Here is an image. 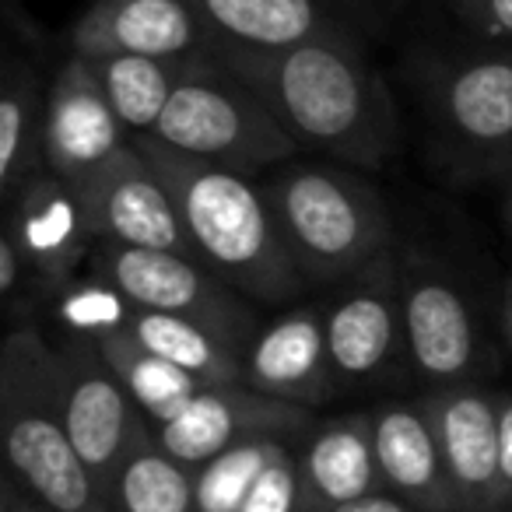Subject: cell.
<instances>
[{"instance_id":"cell-16","label":"cell","mask_w":512,"mask_h":512,"mask_svg":"<svg viewBox=\"0 0 512 512\" xmlns=\"http://www.w3.org/2000/svg\"><path fill=\"white\" fill-rule=\"evenodd\" d=\"M242 386L299 407L327 404L337 390L327 348V309L316 302L295 306L256 330L242 351Z\"/></svg>"},{"instance_id":"cell-21","label":"cell","mask_w":512,"mask_h":512,"mask_svg":"<svg viewBox=\"0 0 512 512\" xmlns=\"http://www.w3.org/2000/svg\"><path fill=\"white\" fill-rule=\"evenodd\" d=\"M46 172V92L32 67L11 64L0 95V193L11 200Z\"/></svg>"},{"instance_id":"cell-6","label":"cell","mask_w":512,"mask_h":512,"mask_svg":"<svg viewBox=\"0 0 512 512\" xmlns=\"http://www.w3.org/2000/svg\"><path fill=\"white\" fill-rule=\"evenodd\" d=\"M428 113L446 151L474 172L512 176V50H470L432 60Z\"/></svg>"},{"instance_id":"cell-25","label":"cell","mask_w":512,"mask_h":512,"mask_svg":"<svg viewBox=\"0 0 512 512\" xmlns=\"http://www.w3.org/2000/svg\"><path fill=\"white\" fill-rule=\"evenodd\" d=\"M92 64L102 81V92L109 95L116 116L127 127L130 141L155 134L186 64L155 57H102Z\"/></svg>"},{"instance_id":"cell-13","label":"cell","mask_w":512,"mask_h":512,"mask_svg":"<svg viewBox=\"0 0 512 512\" xmlns=\"http://www.w3.org/2000/svg\"><path fill=\"white\" fill-rule=\"evenodd\" d=\"M309 421H313L309 407L264 397L242 383L204 386L176 418L155 428V439L169 456L197 470L239 442L264 435L295 439L306 432Z\"/></svg>"},{"instance_id":"cell-4","label":"cell","mask_w":512,"mask_h":512,"mask_svg":"<svg viewBox=\"0 0 512 512\" xmlns=\"http://www.w3.org/2000/svg\"><path fill=\"white\" fill-rule=\"evenodd\" d=\"M264 190L306 285H344L393 253L390 214L355 172L292 162L274 172Z\"/></svg>"},{"instance_id":"cell-12","label":"cell","mask_w":512,"mask_h":512,"mask_svg":"<svg viewBox=\"0 0 512 512\" xmlns=\"http://www.w3.org/2000/svg\"><path fill=\"white\" fill-rule=\"evenodd\" d=\"M127 144L134 141L102 92L95 64L71 53L46 88V169L81 190Z\"/></svg>"},{"instance_id":"cell-10","label":"cell","mask_w":512,"mask_h":512,"mask_svg":"<svg viewBox=\"0 0 512 512\" xmlns=\"http://www.w3.org/2000/svg\"><path fill=\"white\" fill-rule=\"evenodd\" d=\"M327 309V348L337 383H379L407 365L404 302H400V256L386 253L341 285Z\"/></svg>"},{"instance_id":"cell-24","label":"cell","mask_w":512,"mask_h":512,"mask_svg":"<svg viewBox=\"0 0 512 512\" xmlns=\"http://www.w3.org/2000/svg\"><path fill=\"white\" fill-rule=\"evenodd\" d=\"M99 351L109 362V369L120 376V383L127 386L134 404L141 407V414L151 421V428L172 421L200 390H204V383H200L197 376H190L186 369L165 362L162 355H155V351H148L144 344H137L127 330L113 337H102Z\"/></svg>"},{"instance_id":"cell-30","label":"cell","mask_w":512,"mask_h":512,"mask_svg":"<svg viewBox=\"0 0 512 512\" xmlns=\"http://www.w3.org/2000/svg\"><path fill=\"white\" fill-rule=\"evenodd\" d=\"M470 32L491 43H512V0H453Z\"/></svg>"},{"instance_id":"cell-29","label":"cell","mask_w":512,"mask_h":512,"mask_svg":"<svg viewBox=\"0 0 512 512\" xmlns=\"http://www.w3.org/2000/svg\"><path fill=\"white\" fill-rule=\"evenodd\" d=\"M239 512H302L299 460H295L292 446L260 474Z\"/></svg>"},{"instance_id":"cell-23","label":"cell","mask_w":512,"mask_h":512,"mask_svg":"<svg viewBox=\"0 0 512 512\" xmlns=\"http://www.w3.org/2000/svg\"><path fill=\"white\" fill-rule=\"evenodd\" d=\"M113 512H197V474L155 439V428L137 442L109 481Z\"/></svg>"},{"instance_id":"cell-34","label":"cell","mask_w":512,"mask_h":512,"mask_svg":"<svg viewBox=\"0 0 512 512\" xmlns=\"http://www.w3.org/2000/svg\"><path fill=\"white\" fill-rule=\"evenodd\" d=\"M498 327H502V337L512 351V281H505L498 292Z\"/></svg>"},{"instance_id":"cell-5","label":"cell","mask_w":512,"mask_h":512,"mask_svg":"<svg viewBox=\"0 0 512 512\" xmlns=\"http://www.w3.org/2000/svg\"><path fill=\"white\" fill-rule=\"evenodd\" d=\"M151 141L246 176L288 162L299 151L295 137L274 120L271 109L211 53L183 67Z\"/></svg>"},{"instance_id":"cell-17","label":"cell","mask_w":512,"mask_h":512,"mask_svg":"<svg viewBox=\"0 0 512 512\" xmlns=\"http://www.w3.org/2000/svg\"><path fill=\"white\" fill-rule=\"evenodd\" d=\"M4 204V228L18 242L32 271L57 295V288L78 278V267L92 260L99 246L81 193L46 169Z\"/></svg>"},{"instance_id":"cell-8","label":"cell","mask_w":512,"mask_h":512,"mask_svg":"<svg viewBox=\"0 0 512 512\" xmlns=\"http://www.w3.org/2000/svg\"><path fill=\"white\" fill-rule=\"evenodd\" d=\"M400 302L411 372L432 390L474 383L484 369V334L474 306L442 260L428 253L400 256Z\"/></svg>"},{"instance_id":"cell-35","label":"cell","mask_w":512,"mask_h":512,"mask_svg":"<svg viewBox=\"0 0 512 512\" xmlns=\"http://www.w3.org/2000/svg\"><path fill=\"white\" fill-rule=\"evenodd\" d=\"M502 218H505V225L512 228V176H509V186H505V204H502Z\"/></svg>"},{"instance_id":"cell-2","label":"cell","mask_w":512,"mask_h":512,"mask_svg":"<svg viewBox=\"0 0 512 512\" xmlns=\"http://www.w3.org/2000/svg\"><path fill=\"white\" fill-rule=\"evenodd\" d=\"M134 144L165 179L193 253L207 271L267 306L295 299L306 288L264 186L246 172L179 155L151 137H137Z\"/></svg>"},{"instance_id":"cell-11","label":"cell","mask_w":512,"mask_h":512,"mask_svg":"<svg viewBox=\"0 0 512 512\" xmlns=\"http://www.w3.org/2000/svg\"><path fill=\"white\" fill-rule=\"evenodd\" d=\"M78 193L85 200L88 221L99 242L162 249V253L197 260L169 186L137 144H127L120 155L109 158Z\"/></svg>"},{"instance_id":"cell-32","label":"cell","mask_w":512,"mask_h":512,"mask_svg":"<svg viewBox=\"0 0 512 512\" xmlns=\"http://www.w3.org/2000/svg\"><path fill=\"white\" fill-rule=\"evenodd\" d=\"M0 512H53V509H46V505L39 502L36 495H29L15 477H8L4 488H0Z\"/></svg>"},{"instance_id":"cell-14","label":"cell","mask_w":512,"mask_h":512,"mask_svg":"<svg viewBox=\"0 0 512 512\" xmlns=\"http://www.w3.org/2000/svg\"><path fill=\"white\" fill-rule=\"evenodd\" d=\"M71 53L190 64L211 53V39L190 0H92L71 29Z\"/></svg>"},{"instance_id":"cell-33","label":"cell","mask_w":512,"mask_h":512,"mask_svg":"<svg viewBox=\"0 0 512 512\" xmlns=\"http://www.w3.org/2000/svg\"><path fill=\"white\" fill-rule=\"evenodd\" d=\"M330 512H414L407 502H400L397 495L390 491H379V495H369V498H358V502H348V505H337Z\"/></svg>"},{"instance_id":"cell-9","label":"cell","mask_w":512,"mask_h":512,"mask_svg":"<svg viewBox=\"0 0 512 512\" xmlns=\"http://www.w3.org/2000/svg\"><path fill=\"white\" fill-rule=\"evenodd\" d=\"M60 411L74 449L109 495V481L130 449L151 432V421L109 369L99 341L67 337L60 348Z\"/></svg>"},{"instance_id":"cell-7","label":"cell","mask_w":512,"mask_h":512,"mask_svg":"<svg viewBox=\"0 0 512 512\" xmlns=\"http://www.w3.org/2000/svg\"><path fill=\"white\" fill-rule=\"evenodd\" d=\"M92 274L116 285L144 313H165L204 323L242 351L260 330L246 295L225 285L218 274L207 271L193 256L99 242L92 253Z\"/></svg>"},{"instance_id":"cell-18","label":"cell","mask_w":512,"mask_h":512,"mask_svg":"<svg viewBox=\"0 0 512 512\" xmlns=\"http://www.w3.org/2000/svg\"><path fill=\"white\" fill-rule=\"evenodd\" d=\"M376 460L383 491L397 495L414 512H460V498L449 481L439 439L425 404L393 400L372 411Z\"/></svg>"},{"instance_id":"cell-26","label":"cell","mask_w":512,"mask_h":512,"mask_svg":"<svg viewBox=\"0 0 512 512\" xmlns=\"http://www.w3.org/2000/svg\"><path fill=\"white\" fill-rule=\"evenodd\" d=\"M288 442L292 439H281V435L249 439L193 470L197 474V512H239L253 484L285 453Z\"/></svg>"},{"instance_id":"cell-20","label":"cell","mask_w":512,"mask_h":512,"mask_svg":"<svg viewBox=\"0 0 512 512\" xmlns=\"http://www.w3.org/2000/svg\"><path fill=\"white\" fill-rule=\"evenodd\" d=\"M211 50L278 53L344 32L323 0H190Z\"/></svg>"},{"instance_id":"cell-15","label":"cell","mask_w":512,"mask_h":512,"mask_svg":"<svg viewBox=\"0 0 512 512\" xmlns=\"http://www.w3.org/2000/svg\"><path fill=\"white\" fill-rule=\"evenodd\" d=\"M446 460L460 512H505L498 467V393L477 383L421 397Z\"/></svg>"},{"instance_id":"cell-1","label":"cell","mask_w":512,"mask_h":512,"mask_svg":"<svg viewBox=\"0 0 512 512\" xmlns=\"http://www.w3.org/2000/svg\"><path fill=\"white\" fill-rule=\"evenodd\" d=\"M211 57L271 109L299 148L365 169L397 148L393 99L348 32L278 53L211 50Z\"/></svg>"},{"instance_id":"cell-28","label":"cell","mask_w":512,"mask_h":512,"mask_svg":"<svg viewBox=\"0 0 512 512\" xmlns=\"http://www.w3.org/2000/svg\"><path fill=\"white\" fill-rule=\"evenodd\" d=\"M0 295H4V306H8L11 320H25L29 309L43 295H53L50 285L32 271V264L22 256V249L11 239L8 228H0Z\"/></svg>"},{"instance_id":"cell-27","label":"cell","mask_w":512,"mask_h":512,"mask_svg":"<svg viewBox=\"0 0 512 512\" xmlns=\"http://www.w3.org/2000/svg\"><path fill=\"white\" fill-rule=\"evenodd\" d=\"M134 313V302L99 274L71 278L53 295V316L67 330V337L102 341V337L123 334L130 327V320H134Z\"/></svg>"},{"instance_id":"cell-22","label":"cell","mask_w":512,"mask_h":512,"mask_svg":"<svg viewBox=\"0 0 512 512\" xmlns=\"http://www.w3.org/2000/svg\"><path fill=\"white\" fill-rule=\"evenodd\" d=\"M127 334L148 351L162 355L165 362L197 376L204 386L242 383V348H235L232 341H225L218 330L204 327V323L137 309Z\"/></svg>"},{"instance_id":"cell-31","label":"cell","mask_w":512,"mask_h":512,"mask_svg":"<svg viewBox=\"0 0 512 512\" xmlns=\"http://www.w3.org/2000/svg\"><path fill=\"white\" fill-rule=\"evenodd\" d=\"M498 467H502V509L512 512V393H498Z\"/></svg>"},{"instance_id":"cell-19","label":"cell","mask_w":512,"mask_h":512,"mask_svg":"<svg viewBox=\"0 0 512 512\" xmlns=\"http://www.w3.org/2000/svg\"><path fill=\"white\" fill-rule=\"evenodd\" d=\"M299 460L302 512H330L383 491L372 414L330 418L306 439Z\"/></svg>"},{"instance_id":"cell-3","label":"cell","mask_w":512,"mask_h":512,"mask_svg":"<svg viewBox=\"0 0 512 512\" xmlns=\"http://www.w3.org/2000/svg\"><path fill=\"white\" fill-rule=\"evenodd\" d=\"M0 432L8 477L53 512H113L99 477L74 449L60 411V348L15 323L0 351Z\"/></svg>"}]
</instances>
